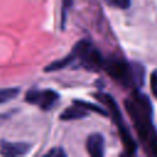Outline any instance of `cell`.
<instances>
[{
	"label": "cell",
	"instance_id": "obj_1",
	"mask_svg": "<svg viewBox=\"0 0 157 157\" xmlns=\"http://www.w3.org/2000/svg\"><path fill=\"white\" fill-rule=\"evenodd\" d=\"M125 109L130 115L134 128L146 150L157 156V131L152 124V104L146 94L137 90L125 101Z\"/></svg>",
	"mask_w": 157,
	"mask_h": 157
},
{
	"label": "cell",
	"instance_id": "obj_2",
	"mask_svg": "<svg viewBox=\"0 0 157 157\" xmlns=\"http://www.w3.org/2000/svg\"><path fill=\"white\" fill-rule=\"evenodd\" d=\"M103 70L125 87L137 90L144 86L145 69L140 63H128L124 58L109 56L104 59Z\"/></svg>",
	"mask_w": 157,
	"mask_h": 157
},
{
	"label": "cell",
	"instance_id": "obj_3",
	"mask_svg": "<svg viewBox=\"0 0 157 157\" xmlns=\"http://www.w3.org/2000/svg\"><path fill=\"white\" fill-rule=\"evenodd\" d=\"M94 97L109 109V112L113 117V120L118 126V131H119V135H120V139L123 141V145H124V148H125L126 153L128 155H135L136 148H137L136 142L132 140L130 131L126 129V125L123 120V114H121L120 108H119L118 103L115 102V99L110 94L104 93V92H98V93L94 94Z\"/></svg>",
	"mask_w": 157,
	"mask_h": 157
},
{
	"label": "cell",
	"instance_id": "obj_4",
	"mask_svg": "<svg viewBox=\"0 0 157 157\" xmlns=\"http://www.w3.org/2000/svg\"><path fill=\"white\" fill-rule=\"evenodd\" d=\"M71 52L74 53L76 60L80 61V65L85 69L90 71H99L101 69H103L104 58L88 39L78 40L74 45Z\"/></svg>",
	"mask_w": 157,
	"mask_h": 157
},
{
	"label": "cell",
	"instance_id": "obj_5",
	"mask_svg": "<svg viewBox=\"0 0 157 157\" xmlns=\"http://www.w3.org/2000/svg\"><path fill=\"white\" fill-rule=\"evenodd\" d=\"M59 98H60L59 93L53 91V90L32 88L26 93L25 99L31 104L38 105L42 110H49L50 108H53L58 103Z\"/></svg>",
	"mask_w": 157,
	"mask_h": 157
},
{
	"label": "cell",
	"instance_id": "obj_6",
	"mask_svg": "<svg viewBox=\"0 0 157 157\" xmlns=\"http://www.w3.org/2000/svg\"><path fill=\"white\" fill-rule=\"evenodd\" d=\"M31 145L27 142H9L1 141L0 142V155L6 157H17L25 156L29 152Z\"/></svg>",
	"mask_w": 157,
	"mask_h": 157
},
{
	"label": "cell",
	"instance_id": "obj_7",
	"mask_svg": "<svg viewBox=\"0 0 157 157\" xmlns=\"http://www.w3.org/2000/svg\"><path fill=\"white\" fill-rule=\"evenodd\" d=\"M86 150L92 157H102L104 155V137L103 135L94 132L86 140Z\"/></svg>",
	"mask_w": 157,
	"mask_h": 157
},
{
	"label": "cell",
	"instance_id": "obj_8",
	"mask_svg": "<svg viewBox=\"0 0 157 157\" xmlns=\"http://www.w3.org/2000/svg\"><path fill=\"white\" fill-rule=\"evenodd\" d=\"M87 115H88V110L74 104V107H69L64 112L60 113V119L61 120H77V119L86 118Z\"/></svg>",
	"mask_w": 157,
	"mask_h": 157
},
{
	"label": "cell",
	"instance_id": "obj_9",
	"mask_svg": "<svg viewBox=\"0 0 157 157\" xmlns=\"http://www.w3.org/2000/svg\"><path fill=\"white\" fill-rule=\"evenodd\" d=\"M75 60H76V58H75L74 53L71 52V53H70V54H67L65 58H63V59H60V60H56V61H54V63L49 64L48 66H45L44 71H47V72H52V71L61 70V69H64V67L69 66L70 64H72Z\"/></svg>",
	"mask_w": 157,
	"mask_h": 157
},
{
	"label": "cell",
	"instance_id": "obj_10",
	"mask_svg": "<svg viewBox=\"0 0 157 157\" xmlns=\"http://www.w3.org/2000/svg\"><path fill=\"white\" fill-rule=\"evenodd\" d=\"M20 88L18 87H6L0 88V104L12 101L16 96H18Z\"/></svg>",
	"mask_w": 157,
	"mask_h": 157
},
{
	"label": "cell",
	"instance_id": "obj_11",
	"mask_svg": "<svg viewBox=\"0 0 157 157\" xmlns=\"http://www.w3.org/2000/svg\"><path fill=\"white\" fill-rule=\"evenodd\" d=\"M74 104L88 110V112H94V113H98V114H103V115H108V113L101 108L99 105H96V104H92L90 102H86V101H74Z\"/></svg>",
	"mask_w": 157,
	"mask_h": 157
},
{
	"label": "cell",
	"instance_id": "obj_12",
	"mask_svg": "<svg viewBox=\"0 0 157 157\" xmlns=\"http://www.w3.org/2000/svg\"><path fill=\"white\" fill-rule=\"evenodd\" d=\"M107 5L120 10H126L131 6V0H104Z\"/></svg>",
	"mask_w": 157,
	"mask_h": 157
},
{
	"label": "cell",
	"instance_id": "obj_13",
	"mask_svg": "<svg viewBox=\"0 0 157 157\" xmlns=\"http://www.w3.org/2000/svg\"><path fill=\"white\" fill-rule=\"evenodd\" d=\"M72 6V0H63V15H61V28H65L66 12Z\"/></svg>",
	"mask_w": 157,
	"mask_h": 157
},
{
	"label": "cell",
	"instance_id": "obj_14",
	"mask_svg": "<svg viewBox=\"0 0 157 157\" xmlns=\"http://www.w3.org/2000/svg\"><path fill=\"white\" fill-rule=\"evenodd\" d=\"M150 86H151V91H152V94L155 96V98H157V70H156V71H153V72L151 74Z\"/></svg>",
	"mask_w": 157,
	"mask_h": 157
},
{
	"label": "cell",
	"instance_id": "obj_15",
	"mask_svg": "<svg viewBox=\"0 0 157 157\" xmlns=\"http://www.w3.org/2000/svg\"><path fill=\"white\" fill-rule=\"evenodd\" d=\"M48 157H66V152L61 148V147H55L53 150H50L49 152H47Z\"/></svg>",
	"mask_w": 157,
	"mask_h": 157
}]
</instances>
